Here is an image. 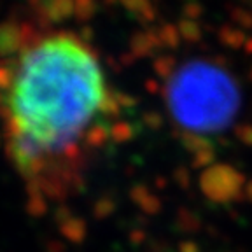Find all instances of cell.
Segmentation results:
<instances>
[{
	"instance_id": "6da1fadb",
	"label": "cell",
	"mask_w": 252,
	"mask_h": 252,
	"mask_svg": "<svg viewBox=\"0 0 252 252\" xmlns=\"http://www.w3.org/2000/svg\"><path fill=\"white\" fill-rule=\"evenodd\" d=\"M121 110L96 53L72 32L32 27L20 53L0 62L5 151L27 193L74 194L91 154L88 133Z\"/></svg>"
},
{
	"instance_id": "cb8c5ba5",
	"label": "cell",
	"mask_w": 252,
	"mask_h": 252,
	"mask_svg": "<svg viewBox=\"0 0 252 252\" xmlns=\"http://www.w3.org/2000/svg\"><path fill=\"white\" fill-rule=\"evenodd\" d=\"M244 196H247V200H249V201H252V181H249L247 184H245Z\"/></svg>"
},
{
	"instance_id": "484cf974",
	"label": "cell",
	"mask_w": 252,
	"mask_h": 252,
	"mask_svg": "<svg viewBox=\"0 0 252 252\" xmlns=\"http://www.w3.org/2000/svg\"><path fill=\"white\" fill-rule=\"evenodd\" d=\"M251 79H252V67H251Z\"/></svg>"
},
{
	"instance_id": "7402d4cb",
	"label": "cell",
	"mask_w": 252,
	"mask_h": 252,
	"mask_svg": "<svg viewBox=\"0 0 252 252\" xmlns=\"http://www.w3.org/2000/svg\"><path fill=\"white\" fill-rule=\"evenodd\" d=\"M144 123H146L147 126H151V128H159V126L163 125V118H161V114L149 110V112L144 114Z\"/></svg>"
},
{
	"instance_id": "3957f363",
	"label": "cell",
	"mask_w": 252,
	"mask_h": 252,
	"mask_svg": "<svg viewBox=\"0 0 252 252\" xmlns=\"http://www.w3.org/2000/svg\"><path fill=\"white\" fill-rule=\"evenodd\" d=\"M245 175L231 165L214 163L200 175V189L209 200L216 203H229L238 200L245 191Z\"/></svg>"
},
{
	"instance_id": "ba28073f",
	"label": "cell",
	"mask_w": 252,
	"mask_h": 252,
	"mask_svg": "<svg viewBox=\"0 0 252 252\" xmlns=\"http://www.w3.org/2000/svg\"><path fill=\"white\" fill-rule=\"evenodd\" d=\"M60 231H62V235L65 236L67 240H70L72 244H81V242H84V238H86L88 226L81 217L72 216L67 222H63V224L60 226Z\"/></svg>"
},
{
	"instance_id": "ffe728a7",
	"label": "cell",
	"mask_w": 252,
	"mask_h": 252,
	"mask_svg": "<svg viewBox=\"0 0 252 252\" xmlns=\"http://www.w3.org/2000/svg\"><path fill=\"white\" fill-rule=\"evenodd\" d=\"M233 21L236 23V27H240L242 30L244 28H251L252 27V12L245 11V9H238L233 14Z\"/></svg>"
},
{
	"instance_id": "2e32d148",
	"label": "cell",
	"mask_w": 252,
	"mask_h": 252,
	"mask_svg": "<svg viewBox=\"0 0 252 252\" xmlns=\"http://www.w3.org/2000/svg\"><path fill=\"white\" fill-rule=\"evenodd\" d=\"M47 205L49 200L44 198L39 193H28V201H27V210L32 216H44L47 212Z\"/></svg>"
},
{
	"instance_id": "d6986e66",
	"label": "cell",
	"mask_w": 252,
	"mask_h": 252,
	"mask_svg": "<svg viewBox=\"0 0 252 252\" xmlns=\"http://www.w3.org/2000/svg\"><path fill=\"white\" fill-rule=\"evenodd\" d=\"M182 14H184V20H191V21H198L203 14V5L200 4H186L182 5Z\"/></svg>"
},
{
	"instance_id": "8fae6325",
	"label": "cell",
	"mask_w": 252,
	"mask_h": 252,
	"mask_svg": "<svg viewBox=\"0 0 252 252\" xmlns=\"http://www.w3.org/2000/svg\"><path fill=\"white\" fill-rule=\"evenodd\" d=\"M153 68H154V72H156L158 77L166 79V81H168V79L175 74V70L179 68L177 67V60L173 58L172 55L156 56V58H154V62H153Z\"/></svg>"
},
{
	"instance_id": "7a4b0ae2",
	"label": "cell",
	"mask_w": 252,
	"mask_h": 252,
	"mask_svg": "<svg viewBox=\"0 0 252 252\" xmlns=\"http://www.w3.org/2000/svg\"><path fill=\"white\" fill-rule=\"evenodd\" d=\"M166 107L182 131H219L240 109V88L216 63L194 60L184 63L166 81Z\"/></svg>"
},
{
	"instance_id": "30bf717a",
	"label": "cell",
	"mask_w": 252,
	"mask_h": 252,
	"mask_svg": "<svg viewBox=\"0 0 252 252\" xmlns=\"http://www.w3.org/2000/svg\"><path fill=\"white\" fill-rule=\"evenodd\" d=\"M181 142H182V146L193 154V156H198V154H201V153H212L214 151L212 142L207 140V138L198 133H191V131H182Z\"/></svg>"
},
{
	"instance_id": "7c38bea8",
	"label": "cell",
	"mask_w": 252,
	"mask_h": 252,
	"mask_svg": "<svg viewBox=\"0 0 252 252\" xmlns=\"http://www.w3.org/2000/svg\"><path fill=\"white\" fill-rule=\"evenodd\" d=\"M156 33H158V39H159V44L168 47V49H175L182 42L181 32H179L177 25H165Z\"/></svg>"
},
{
	"instance_id": "5bb4252c",
	"label": "cell",
	"mask_w": 252,
	"mask_h": 252,
	"mask_svg": "<svg viewBox=\"0 0 252 252\" xmlns=\"http://www.w3.org/2000/svg\"><path fill=\"white\" fill-rule=\"evenodd\" d=\"M125 7L130 11V14H135L140 21H153L156 18V9L149 2H128Z\"/></svg>"
},
{
	"instance_id": "603a6c76",
	"label": "cell",
	"mask_w": 252,
	"mask_h": 252,
	"mask_svg": "<svg viewBox=\"0 0 252 252\" xmlns=\"http://www.w3.org/2000/svg\"><path fill=\"white\" fill-rule=\"evenodd\" d=\"M179 251L181 252H200V247H198L194 242H182L181 245H179Z\"/></svg>"
},
{
	"instance_id": "277c9868",
	"label": "cell",
	"mask_w": 252,
	"mask_h": 252,
	"mask_svg": "<svg viewBox=\"0 0 252 252\" xmlns=\"http://www.w3.org/2000/svg\"><path fill=\"white\" fill-rule=\"evenodd\" d=\"M30 28L32 25L12 21L0 25V58L9 60L18 55L30 33Z\"/></svg>"
},
{
	"instance_id": "4fadbf2b",
	"label": "cell",
	"mask_w": 252,
	"mask_h": 252,
	"mask_svg": "<svg viewBox=\"0 0 252 252\" xmlns=\"http://www.w3.org/2000/svg\"><path fill=\"white\" fill-rule=\"evenodd\" d=\"M179 32H181L182 40L186 42H200L201 37H203V30L198 25V21H191V20H182L177 25Z\"/></svg>"
},
{
	"instance_id": "9a60e30c",
	"label": "cell",
	"mask_w": 252,
	"mask_h": 252,
	"mask_svg": "<svg viewBox=\"0 0 252 252\" xmlns=\"http://www.w3.org/2000/svg\"><path fill=\"white\" fill-rule=\"evenodd\" d=\"M135 135L133 126L130 123L125 121H116L110 125V140L118 142V144H123V142L131 140Z\"/></svg>"
},
{
	"instance_id": "52a82bcc",
	"label": "cell",
	"mask_w": 252,
	"mask_h": 252,
	"mask_svg": "<svg viewBox=\"0 0 252 252\" xmlns=\"http://www.w3.org/2000/svg\"><path fill=\"white\" fill-rule=\"evenodd\" d=\"M130 196H131V200L138 205V209L144 210V212L158 214L161 210V201H159V198L151 193L147 186L138 184V186H135V188H131Z\"/></svg>"
},
{
	"instance_id": "9c48e42d",
	"label": "cell",
	"mask_w": 252,
	"mask_h": 252,
	"mask_svg": "<svg viewBox=\"0 0 252 252\" xmlns=\"http://www.w3.org/2000/svg\"><path fill=\"white\" fill-rule=\"evenodd\" d=\"M219 42L224 44V46L231 47V49H238V47H244L245 42H247V33L245 30H242L240 27L236 25H229V27H220L219 33Z\"/></svg>"
},
{
	"instance_id": "e0dca14e",
	"label": "cell",
	"mask_w": 252,
	"mask_h": 252,
	"mask_svg": "<svg viewBox=\"0 0 252 252\" xmlns=\"http://www.w3.org/2000/svg\"><path fill=\"white\" fill-rule=\"evenodd\" d=\"M98 5L90 2V0H84V2H74V18H77L79 21H88L91 20L96 12Z\"/></svg>"
},
{
	"instance_id": "ac0fdd59",
	"label": "cell",
	"mask_w": 252,
	"mask_h": 252,
	"mask_svg": "<svg viewBox=\"0 0 252 252\" xmlns=\"http://www.w3.org/2000/svg\"><path fill=\"white\" fill-rule=\"evenodd\" d=\"M116 209V203L110 198H100L96 203L93 205V216L96 219H105V217L112 216Z\"/></svg>"
},
{
	"instance_id": "d4e9b609",
	"label": "cell",
	"mask_w": 252,
	"mask_h": 252,
	"mask_svg": "<svg viewBox=\"0 0 252 252\" xmlns=\"http://www.w3.org/2000/svg\"><path fill=\"white\" fill-rule=\"evenodd\" d=\"M244 49H245L247 53H252V39H247V42H245Z\"/></svg>"
},
{
	"instance_id": "8992f818",
	"label": "cell",
	"mask_w": 252,
	"mask_h": 252,
	"mask_svg": "<svg viewBox=\"0 0 252 252\" xmlns=\"http://www.w3.org/2000/svg\"><path fill=\"white\" fill-rule=\"evenodd\" d=\"M158 47H161V44H159L156 32H149V30L138 32L130 40V51L133 53L135 56H138V58L153 55Z\"/></svg>"
},
{
	"instance_id": "44dd1931",
	"label": "cell",
	"mask_w": 252,
	"mask_h": 252,
	"mask_svg": "<svg viewBox=\"0 0 252 252\" xmlns=\"http://www.w3.org/2000/svg\"><path fill=\"white\" fill-rule=\"evenodd\" d=\"M236 137L240 138V142H244L245 146L252 147V125H240L236 128Z\"/></svg>"
},
{
	"instance_id": "5b68a950",
	"label": "cell",
	"mask_w": 252,
	"mask_h": 252,
	"mask_svg": "<svg viewBox=\"0 0 252 252\" xmlns=\"http://www.w3.org/2000/svg\"><path fill=\"white\" fill-rule=\"evenodd\" d=\"M33 9H37V14L42 16L47 23H62L74 16V2H67V0L33 4Z\"/></svg>"
}]
</instances>
